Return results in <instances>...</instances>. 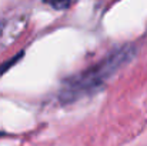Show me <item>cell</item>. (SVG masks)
Returning <instances> with one entry per match:
<instances>
[{"instance_id": "cell-1", "label": "cell", "mask_w": 147, "mask_h": 146, "mask_svg": "<svg viewBox=\"0 0 147 146\" xmlns=\"http://www.w3.org/2000/svg\"><path fill=\"white\" fill-rule=\"evenodd\" d=\"M134 54L133 46H121L111 50L96 65L63 80L59 99L63 103H73L79 99L100 92L111 76L124 66Z\"/></svg>"}, {"instance_id": "cell-3", "label": "cell", "mask_w": 147, "mask_h": 146, "mask_svg": "<svg viewBox=\"0 0 147 146\" xmlns=\"http://www.w3.org/2000/svg\"><path fill=\"white\" fill-rule=\"evenodd\" d=\"M46 4H49L51 7H54V9H67V7H70L73 3H67V1H47Z\"/></svg>"}, {"instance_id": "cell-2", "label": "cell", "mask_w": 147, "mask_h": 146, "mask_svg": "<svg viewBox=\"0 0 147 146\" xmlns=\"http://www.w3.org/2000/svg\"><path fill=\"white\" fill-rule=\"evenodd\" d=\"M22 56H23V52L17 53V54H16L14 57H11L10 60H6L4 63H1V65H0V76H1L3 73H6V72H7V70H9V69H10L13 65H16V63H17V62L22 59Z\"/></svg>"}, {"instance_id": "cell-4", "label": "cell", "mask_w": 147, "mask_h": 146, "mask_svg": "<svg viewBox=\"0 0 147 146\" xmlns=\"http://www.w3.org/2000/svg\"><path fill=\"white\" fill-rule=\"evenodd\" d=\"M3 135H4V133H3V132H0V136H3Z\"/></svg>"}]
</instances>
